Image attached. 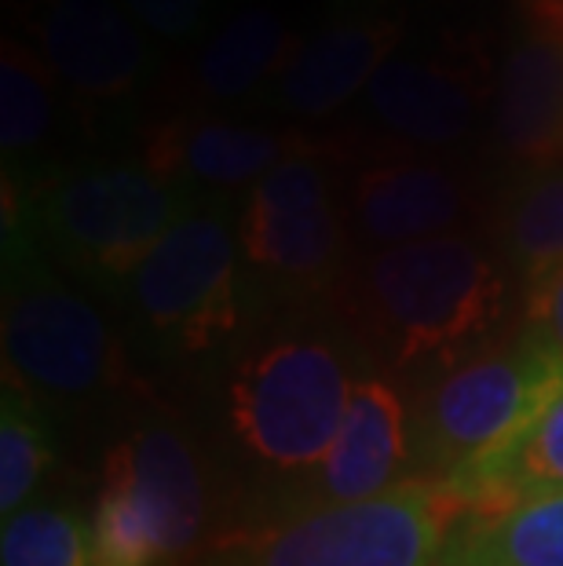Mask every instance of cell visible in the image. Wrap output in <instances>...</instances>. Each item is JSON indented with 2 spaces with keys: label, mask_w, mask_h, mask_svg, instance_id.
Listing matches in <instances>:
<instances>
[{
  "label": "cell",
  "mask_w": 563,
  "mask_h": 566,
  "mask_svg": "<svg viewBox=\"0 0 563 566\" xmlns=\"http://www.w3.org/2000/svg\"><path fill=\"white\" fill-rule=\"evenodd\" d=\"M128 15L158 41H190L206 30L209 0H122Z\"/></svg>",
  "instance_id": "obj_25"
},
{
  "label": "cell",
  "mask_w": 563,
  "mask_h": 566,
  "mask_svg": "<svg viewBox=\"0 0 563 566\" xmlns=\"http://www.w3.org/2000/svg\"><path fill=\"white\" fill-rule=\"evenodd\" d=\"M494 132L509 158L545 172L563 168V44L523 33L501 63Z\"/></svg>",
  "instance_id": "obj_17"
},
{
  "label": "cell",
  "mask_w": 563,
  "mask_h": 566,
  "mask_svg": "<svg viewBox=\"0 0 563 566\" xmlns=\"http://www.w3.org/2000/svg\"><path fill=\"white\" fill-rule=\"evenodd\" d=\"M103 486L122 490L158 537L165 563L195 548L206 526V475L198 453L176 428L147 424L106 457Z\"/></svg>",
  "instance_id": "obj_13"
},
{
  "label": "cell",
  "mask_w": 563,
  "mask_h": 566,
  "mask_svg": "<svg viewBox=\"0 0 563 566\" xmlns=\"http://www.w3.org/2000/svg\"><path fill=\"white\" fill-rule=\"evenodd\" d=\"M469 509L442 483H410L374 501L293 515L234 566H439Z\"/></svg>",
  "instance_id": "obj_8"
},
{
  "label": "cell",
  "mask_w": 563,
  "mask_h": 566,
  "mask_svg": "<svg viewBox=\"0 0 563 566\" xmlns=\"http://www.w3.org/2000/svg\"><path fill=\"white\" fill-rule=\"evenodd\" d=\"M369 355L347 325L296 322L238 355L227 380V420L249 461L274 475L315 472L344 424Z\"/></svg>",
  "instance_id": "obj_2"
},
{
  "label": "cell",
  "mask_w": 563,
  "mask_h": 566,
  "mask_svg": "<svg viewBox=\"0 0 563 566\" xmlns=\"http://www.w3.org/2000/svg\"><path fill=\"white\" fill-rule=\"evenodd\" d=\"M501 245L520 274L523 296L538 293L563 271V168L534 172L509 198L501 216Z\"/></svg>",
  "instance_id": "obj_21"
},
{
  "label": "cell",
  "mask_w": 563,
  "mask_h": 566,
  "mask_svg": "<svg viewBox=\"0 0 563 566\" xmlns=\"http://www.w3.org/2000/svg\"><path fill=\"white\" fill-rule=\"evenodd\" d=\"M311 150H322V143L296 128H260L227 117L184 114L147 132L143 165L195 195H220L238 187L253 190L279 165Z\"/></svg>",
  "instance_id": "obj_11"
},
{
  "label": "cell",
  "mask_w": 563,
  "mask_h": 566,
  "mask_svg": "<svg viewBox=\"0 0 563 566\" xmlns=\"http://www.w3.org/2000/svg\"><path fill=\"white\" fill-rule=\"evenodd\" d=\"M293 30L274 8H242L220 22L195 59V92L206 103H234L268 92L285 59L293 55Z\"/></svg>",
  "instance_id": "obj_19"
},
{
  "label": "cell",
  "mask_w": 563,
  "mask_h": 566,
  "mask_svg": "<svg viewBox=\"0 0 563 566\" xmlns=\"http://www.w3.org/2000/svg\"><path fill=\"white\" fill-rule=\"evenodd\" d=\"M95 566H169L158 537L122 490L103 486L92 515Z\"/></svg>",
  "instance_id": "obj_24"
},
{
  "label": "cell",
  "mask_w": 563,
  "mask_h": 566,
  "mask_svg": "<svg viewBox=\"0 0 563 566\" xmlns=\"http://www.w3.org/2000/svg\"><path fill=\"white\" fill-rule=\"evenodd\" d=\"M369 117L414 147L447 150L472 136L479 84L461 66L421 55H392L363 92Z\"/></svg>",
  "instance_id": "obj_15"
},
{
  "label": "cell",
  "mask_w": 563,
  "mask_h": 566,
  "mask_svg": "<svg viewBox=\"0 0 563 566\" xmlns=\"http://www.w3.org/2000/svg\"><path fill=\"white\" fill-rule=\"evenodd\" d=\"M403 41V15L380 8H358L330 27L296 41L279 77L263 92L274 111L290 117H330L369 88L377 70Z\"/></svg>",
  "instance_id": "obj_12"
},
{
  "label": "cell",
  "mask_w": 563,
  "mask_h": 566,
  "mask_svg": "<svg viewBox=\"0 0 563 566\" xmlns=\"http://www.w3.org/2000/svg\"><path fill=\"white\" fill-rule=\"evenodd\" d=\"M4 380L48 406H81L125 380V358L106 318L55 274L27 216L4 205Z\"/></svg>",
  "instance_id": "obj_4"
},
{
  "label": "cell",
  "mask_w": 563,
  "mask_h": 566,
  "mask_svg": "<svg viewBox=\"0 0 563 566\" xmlns=\"http://www.w3.org/2000/svg\"><path fill=\"white\" fill-rule=\"evenodd\" d=\"M352 227L333 198L326 154L290 158L249 190L238 212L246 300L253 307H311L352 271Z\"/></svg>",
  "instance_id": "obj_6"
},
{
  "label": "cell",
  "mask_w": 563,
  "mask_h": 566,
  "mask_svg": "<svg viewBox=\"0 0 563 566\" xmlns=\"http://www.w3.org/2000/svg\"><path fill=\"white\" fill-rule=\"evenodd\" d=\"M439 566H442V563H439Z\"/></svg>",
  "instance_id": "obj_28"
},
{
  "label": "cell",
  "mask_w": 563,
  "mask_h": 566,
  "mask_svg": "<svg viewBox=\"0 0 563 566\" xmlns=\"http://www.w3.org/2000/svg\"><path fill=\"white\" fill-rule=\"evenodd\" d=\"M523 33L563 44V0H517Z\"/></svg>",
  "instance_id": "obj_27"
},
{
  "label": "cell",
  "mask_w": 563,
  "mask_h": 566,
  "mask_svg": "<svg viewBox=\"0 0 563 566\" xmlns=\"http://www.w3.org/2000/svg\"><path fill=\"white\" fill-rule=\"evenodd\" d=\"M132 325L169 363L217 358L242 340L249 300L238 223L220 195H201L125 289Z\"/></svg>",
  "instance_id": "obj_5"
},
{
  "label": "cell",
  "mask_w": 563,
  "mask_h": 566,
  "mask_svg": "<svg viewBox=\"0 0 563 566\" xmlns=\"http://www.w3.org/2000/svg\"><path fill=\"white\" fill-rule=\"evenodd\" d=\"M505 274L469 234L366 252L337 289L341 322L369 363L442 373L483 355L505 318Z\"/></svg>",
  "instance_id": "obj_1"
},
{
  "label": "cell",
  "mask_w": 563,
  "mask_h": 566,
  "mask_svg": "<svg viewBox=\"0 0 563 566\" xmlns=\"http://www.w3.org/2000/svg\"><path fill=\"white\" fill-rule=\"evenodd\" d=\"M198 198L143 161L59 165L33 187L4 184V205L27 216L44 256L117 300Z\"/></svg>",
  "instance_id": "obj_3"
},
{
  "label": "cell",
  "mask_w": 563,
  "mask_h": 566,
  "mask_svg": "<svg viewBox=\"0 0 563 566\" xmlns=\"http://www.w3.org/2000/svg\"><path fill=\"white\" fill-rule=\"evenodd\" d=\"M563 388V363L520 336L517 347L432 373L410 413V475L442 483L494 450Z\"/></svg>",
  "instance_id": "obj_7"
},
{
  "label": "cell",
  "mask_w": 563,
  "mask_h": 566,
  "mask_svg": "<svg viewBox=\"0 0 563 566\" xmlns=\"http://www.w3.org/2000/svg\"><path fill=\"white\" fill-rule=\"evenodd\" d=\"M55 461L48 406L19 384L4 380L0 395V515L27 512L44 472Z\"/></svg>",
  "instance_id": "obj_22"
},
{
  "label": "cell",
  "mask_w": 563,
  "mask_h": 566,
  "mask_svg": "<svg viewBox=\"0 0 563 566\" xmlns=\"http://www.w3.org/2000/svg\"><path fill=\"white\" fill-rule=\"evenodd\" d=\"M472 198L461 176L436 161H377L347 195V227L369 252L453 234L469 220Z\"/></svg>",
  "instance_id": "obj_14"
},
{
  "label": "cell",
  "mask_w": 563,
  "mask_h": 566,
  "mask_svg": "<svg viewBox=\"0 0 563 566\" xmlns=\"http://www.w3.org/2000/svg\"><path fill=\"white\" fill-rule=\"evenodd\" d=\"M0 563L4 566H95L92 526L77 512L33 509L11 515L0 530Z\"/></svg>",
  "instance_id": "obj_23"
},
{
  "label": "cell",
  "mask_w": 563,
  "mask_h": 566,
  "mask_svg": "<svg viewBox=\"0 0 563 566\" xmlns=\"http://www.w3.org/2000/svg\"><path fill=\"white\" fill-rule=\"evenodd\" d=\"M30 30L59 88L81 103H125L154 74L147 30L122 0H38Z\"/></svg>",
  "instance_id": "obj_9"
},
{
  "label": "cell",
  "mask_w": 563,
  "mask_h": 566,
  "mask_svg": "<svg viewBox=\"0 0 563 566\" xmlns=\"http://www.w3.org/2000/svg\"><path fill=\"white\" fill-rule=\"evenodd\" d=\"M523 300H526V315L520 336L545 347L549 355H556L563 363V271Z\"/></svg>",
  "instance_id": "obj_26"
},
{
  "label": "cell",
  "mask_w": 563,
  "mask_h": 566,
  "mask_svg": "<svg viewBox=\"0 0 563 566\" xmlns=\"http://www.w3.org/2000/svg\"><path fill=\"white\" fill-rule=\"evenodd\" d=\"M442 566H563V493L501 515H469Z\"/></svg>",
  "instance_id": "obj_20"
},
{
  "label": "cell",
  "mask_w": 563,
  "mask_h": 566,
  "mask_svg": "<svg viewBox=\"0 0 563 566\" xmlns=\"http://www.w3.org/2000/svg\"><path fill=\"white\" fill-rule=\"evenodd\" d=\"M410 479V413L403 395L385 377L369 373L358 380L330 453L315 472L293 483L285 520L315 509L374 501Z\"/></svg>",
  "instance_id": "obj_10"
},
{
  "label": "cell",
  "mask_w": 563,
  "mask_h": 566,
  "mask_svg": "<svg viewBox=\"0 0 563 566\" xmlns=\"http://www.w3.org/2000/svg\"><path fill=\"white\" fill-rule=\"evenodd\" d=\"M469 515H501L563 493V388L494 450L442 479Z\"/></svg>",
  "instance_id": "obj_16"
},
{
  "label": "cell",
  "mask_w": 563,
  "mask_h": 566,
  "mask_svg": "<svg viewBox=\"0 0 563 566\" xmlns=\"http://www.w3.org/2000/svg\"><path fill=\"white\" fill-rule=\"evenodd\" d=\"M59 125V81L38 48L22 38L0 44V154L4 184L33 187L55 168L44 165V150Z\"/></svg>",
  "instance_id": "obj_18"
}]
</instances>
